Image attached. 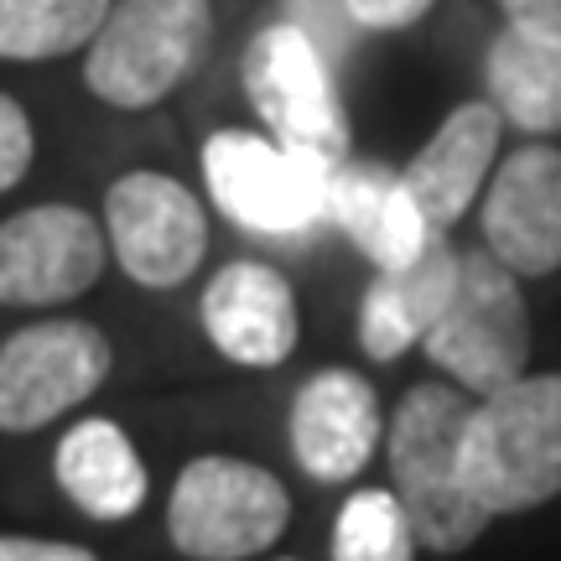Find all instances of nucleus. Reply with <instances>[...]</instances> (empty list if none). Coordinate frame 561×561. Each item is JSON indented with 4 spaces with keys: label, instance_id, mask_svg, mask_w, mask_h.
Instances as JSON below:
<instances>
[{
    "label": "nucleus",
    "instance_id": "obj_8",
    "mask_svg": "<svg viewBox=\"0 0 561 561\" xmlns=\"http://www.w3.org/2000/svg\"><path fill=\"white\" fill-rule=\"evenodd\" d=\"M115 348L94 322L47 318L0 343V432H42L110 380Z\"/></svg>",
    "mask_w": 561,
    "mask_h": 561
},
{
    "label": "nucleus",
    "instance_id": "obj_12",
    "mask_svg": "<svg viewBox=\"0 0 561 561\" xmlns=\"http://www.w3.org/2000/svg\"><path fill=\"white\" fill-rule=\"evenodd\" d=\"M198 318L208 343L229 364L244 369H276L297 354L301 343V307L291 280L276 265L234 261L203 286Z\"/></svg>",
    "mask_w": 561,
    "mask_h": 561
},
{
    "label": "nucleus",
    "instance_id": "obj_11",
    "mask_svg": "<svg viewBox=\"0 0 561 561\" xmlns=\"http://www.w3.org/2000/svg\"><path fill=\"white\" fill-rule=\"evenodd\" d=\"M483 244L515 276L561 271V151L520 146L500 161L483 193Z\"/></svg>",
    "mask_w": 561,
    "mask_h": 561
},
{
    "label": "nucleus",
    "instance_id": "obj_6",
    "mask_svg": "<svg viewBox=\"0 0 561 561\" xmlns=\"http://www.w3.org/2000/svg\"><path fill=\"white\" fill-rule=\"evenodd\" d=\"M291 520L286 483L261 462L208 453L193 458L172 483L167 530L172 546L193 561H244L280 541Z\"/></svg>",
    "mask_w": 561,
    "mask_h": 561
},
{
    "label": "nucleus",
    "instance_id": "obj_24",
    "mask_svg": "<svg viewBox=\"0 0 561 561\" xmlns=\"http://www.w3.org/2000/svg\"><path fill=\"white\" fill-rule=\"evenodd\" d=\"M0 561H100L89 546L37 541V536H0Z\"/></svg>",
    "mask_w": 561,
    "mask_h": 561
},
{
    "label": "nucleus",
    "instance_id": "obj_19",
    "mask_svg": "<svg viewBox=\"0 0 561 561\" xmlns=\"http://www.w3.org/2000/svg\"><path fill=\"white\" fill-rule=\"evenodd\" d=\"M115 0H0V58L47 62L100 37Z\"/></svg>",
    "mask_w": 561,
    "mask_h": 561
},
{
    "label": "nucleus",
    "instance_id": "obj_23",
    "mask_svg": "<svg viewBox=\"0 0 561 561\" xmlns=\"http://www.w3.org/2000/svg\"><path fill=\"white\" fill-rule=\"evenodd\" d=\"M343 5L364 32H401V26H416L432 11V0H343Z\"/></svg>",
    "mask_w": 561,
    "mask_h": 561
},
{
    "label": "nucleus",
    "instance_id": "obj_20",
    "mask_svg": "<svg viewBox=\"0 0 561 561\" xmlns=\"http://www.w3.org/2000/svg\"><path fill=\"white\" fill-rule=\"evenodd\" d=\"M333 561H416V525L396 489L348 494L333 520Z\"/></svg>",
    "mask_w": 561,
    "mask_h": 561
},
{
    "label": "nucleus",
    "instance_id": "obj_13",
    "mask_svg": "<svg viewBox=\"0 0 561 561\" xmlns=\"http://www.w3.org/2000/svg\"><path fill=\"white\" fill-rule=\"evenodd\" d=\"M286 437L301 473L318 483H348L380 447V396L354 369H322L297 390Z\"/></svg>",
    "mask_w": 561,
    "mask_h": 561
},
{
    "label": "nucleus",
    "instance_id": "obj_5",
    "mask_svg": "<svg viewBox=\"0 0 561 561\" xmlns=\"http://www.w3.org/2000/svg\"><path fill=\"white\" fill-rule=\"evenodd\" d=\"M426 354L442 364L462 390L494 396L530 375V312H525L515 271L483 244L458 255V286L442 318L426 333Z\"/></svg>",
    "mask_w": 561,
    "mask_h": 561
},
{
    "label": "nucleus",
    "instance_id": "obj_14",
    "mask_svg": "<svg viewBox=\"0 0 561 561\" xmlns=\"http://www.w3.org/2000/svg\"><path fill=\"white\" fill-rule=\"evenodd\" d=\"M500 130H504V115L494 100L458 104L437 125V136L416 151V161L405 167V187L421 203V214H426L432 229L447 234L473 208L479 187L489 182V167L500 157Z\"/></svg>",
    "mask_w": 561,
    "mask_h": 561
},
{
    "label": "nucleus",
    "instance_id": "obj_18",
    "mask_svg": "<svg viewBox=\"0 0 561 561\" xmlns=\"http://www.w3.org/2000/svg\"><path fill=\"white\" fill-rule=\"evenodd\" d=\"M483 79H489V100L500 104L510 125H520L530 136L561 130V37L510 21L489 42Z\"/></svg>",
    "mask_w": 561,
    "mask_h": 561
},
{
    "label": "nucleus",
    "instance_id": "obj_25",
    "mask_svg": "<svg viewBox=\"0 0 561 561\" xmlns=\"http://www.w3.org/2000/svg\"><path fill=\"white\" fill-rule=\"evenodd\" d=\"M500 11H504V21H515V26L561 37V0H500Z\"/></svg>",
    "mask_w": 561,
    "mask_h": 561
},
{
    "label": "nucleus",
    "instance_id": "obj_22",
    "mask_svg": "<svg viewBox=\"0 0 561 561\" xmlns=\"http://www.w3.org/2000/svg\"><path fill=\"white\" fill-rule=\"evenodd\" d=\"M286 5H297L291 21L318 42L322 53H343V47H348V26H359V21L348 16L343 0H286Z\"/></svg>",
    "mask_w": 561,
    "mask_h": 561
},
{
    "label": "nucleus",
    "instance_id": "obj_4",
    "mask_svg": "<svg viewBox=\"0 0 561 561\" xmlns=\"http://www.w3.org/2000/svg\"><path fill=\"white\" fill-rule=\"evenodd\" d=\"M203 182L208 198L250 234L301 240L333 219V161L280 146L276 136L219 130L203 140Z\"/></svg>",
    "mask_w": 561,
    "mask_h": 561
},
{
    "label": "nucleus",
    "instance_id": "obj_3",
    "mask_svg": "<svg viewBox=\"0 0 561 561\" xmlns=\"http://www.w3.org/2000/svg\"><path fill=\"white\" fill-rule=\"evenodd\" d=\"M214 37L208 0H115L89 42L83 83L110 110H151L203 62Z\"/></svg>",
    "mask_w": 561,
    "mask_h": 561
},
{
    "label": "nucleus",
    "instance_id": "obj_1",
    "mask_svg": "<svg viewBox=\"0 0 561 561\" xmlns=\"http://www.w3.org/2000/svg\"><path fill=\"white\" fill-rule=\"evenodd\" d=\"M473 405L453 385H416L405 390L390 421V483L426 551L458 557L494 520L462 483V432Z\"/></svg>",
    "mask_w": 561,
    "mask_h": 561
},
{
    "label": "nucleus",
    "instance_id": "obj_10",
    "mask_svg": "<svg viewBox=\"0 0 561 561\" xmlns=\"http://www.w3.org/2000/svg\"><path fill=\"white\" fill-rule=\"evenodd\" d=\"M110 234L79 203H37L0 219V301L58 307L94 291L104 276Z\"/></svg>",
    "mask_w": 561,
    "mask_h": 561
},
{
    "label": "nucleus",
    "instance_id": "obj_17",
    "mask_svg": "<svg viewBox=\"0 0 561 561\" xmlns=\"http://www.w3.org/2000/svg\"><path fill=\"white\" fill-rule=\"evenodd\" d=\"M53 473H58V489L79 504L89 520H130L146 494H151V479H146V462H140L136 442L125 437V426L104 416H83L79 426H68L53 453Z\"/></svg>",
    "mask_w": 561,
    "mask_h": 561
},
{
    "label": "nucleus",
    "instance_id": "obj_16",
    "mask_svg": "<svg viewBox=\"0 0 561 561\" xmlns=\"http://www.w3.org/2000/svg\"><path fill=\"white\" fill-rule=\"evenodd\" d=\"M453 286H458V250L437 229L416 261L396 265V271H375L359 301V348L380 364L401 359L411 343L432 333L442 307L453 301Z\"/></svg>",
    "mask_w": 561,
    "mask_h": 561
},
{
    "label": "nucleus",
    "instance_id": "obj_2",
    "mask_svg": "<svg viewBox=\"0 0 561 561\" xmlns=\"http://www.w3.org/2000/svg\"><path fill=\"white\" fill-rule=\"evenodd\" d=\"M462 483L489 515H520L561 494V375H520L479 396L462 432Z\"/></svg>",
    "mask_w": 561,
    "mask_h": 561
},
{
    "label": "nucleus",
    "instance_id": "obj_7",
    "mask_svg": "<svg viewBox=\"0 0 561 561\" xmlns=\"http://www.w3.org/2000/svg\"><path fill=\"white\" fill-rule=\"evenodd\" d=\"M244 94L255 104V115L280 146L312 151L322 161H348V115L333 79H328V53L301 32L297 21H276L255 32L244 47Z\"/></svg>",
    "mask_w": 561,
    "mask_h": 561
},
{
    "label": "nucleus",
    "instance_id": "obj_9",
    "mask_svg": "<svg viewBox=\"0 0 561 561\" xmlns=\"http://www.w3.org/2000/svg\"><path fill=\"white\" fill-rule=\"evenodd\" d=\"M104 234L136 286L172 291L203 265L208 214L187 182L136 167V172H121L104 193Z\"/></svg>",
    "mask_w": 561,
    "mask_h": 561
},
{
    "label": "nucleus",
    "instance_id": "obj_21",
    "mask_svg": "<svg viewBox=\"0 0 561 561\" xmlns=\"http://www.w3.org/2000/svg\"><path fill=\"white\" fill-rule=\"evenodd\" d=\"M37 157V136H32V115L21 110V100L0 94V193H11Z\"/></svg>",
    "mask_w": 561,
    "mask_h": 561
},
{
    "label": "nucleus",
    "instance_id": "obj_15",
    "mask_svg": "<svg viewBox=\"0 0 561 561\" xmlns=\"http://www.w3.org/2000/svg\"><path fill=\"white\" fill-rule=\"evenodd\" d=\"M333 224L375 271H396V265L416 261L426 240L437 234L421 214V203L411 198L405 172L354 157L333 167Z\"/></svg>",
    "mask_w": 561,
    "mask_h": 561
}]
</instances>
